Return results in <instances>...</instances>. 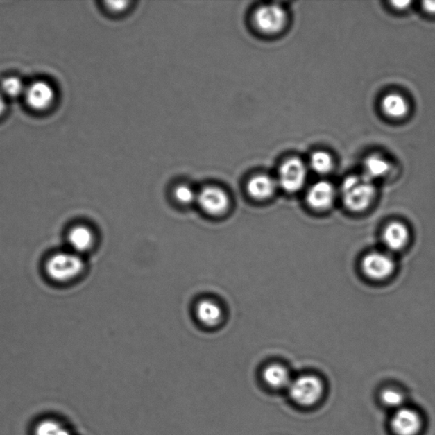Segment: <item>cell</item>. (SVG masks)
<instances>
[{
  "instance_id": "d6986e66",
  "label": "cell",
  "mask_w": 435,
  "mask_h": 435,
  "mask_svg": "<svg viewBox=\"0 0 435 435\" xmlns=\"http://www.w3.org/2000/svg\"><path fill=\"white\" fill-rule=\"evenodd\" d=\"M26 85L22 82L21 78L17 77H8L1 82L0 85V92L6 98L14 99L19 96H24L26 92Z\"/></svg>"
},
{
  "instance_id": "2e32d148",
  "label": "cell",
  "mask_w": 435,
  "mask_h": 435,
  "mask_svg": "<svg viewBox=\"0 0 435 435\" xmlns=\"http://www.w3.org/2000/svg\"><path fill=\"white\" fill-rule=\"evenodd\" d=\"M196 316L204 325L214 326L219 323L222 316L221 307L210 300H203L196 306Z\"/></svg>"
},
{
  "instance_id": "ba28073f",
  "label": "cell",
  "mask_w": 435,
  "mask_h": 435,
  "mask_svg": "<svg viewBox=\"0 0 435 435\" xmlns=\"http://www.w3.org/2000/svg\"><path fill=\"white\" fill-rule=\"evenodd\" d=\"M196 199L200 207L211 215L224 214L230 205L229 196L222 189L216 187L203 188Z\"/></svg>"
},
{
  "instance_id": "484cf974",
  "label": "cell",
  "mask_w": 435,
  "mask_h": 435,
  "mask_svg": "<svg viewBox=\"0 0 435 435\" xmlns=\"http://www.w3.org/2000/svg\"><path fill=\"white\" fill-rule=\"evenodd\" d=\"M393 6L395 7L397 9H404L407 8L408 5H410L411 2L409 1H395L393 2Z\"/></svg>"
},
{
  "instance_id": "9a60e30c",
  "label": "cell",
  "mask_w": 435,
  "mask_h": 435,
  "mask_svg": "<svg viewBox=\"0 0 435 435\" xmlns=\"http://www.w3.org/2000/svg\"><path fill=\"white\" fill-rule=\"evenodd\" d=\"M382 109L388 117L400 119L407 114L409 105L404 98L398 94H389L382 101Z\"/></svg>"
},
{
  "instance_id": "7a4b0ae2",
  "label": "cell",
  "mask_w": 435,
  "mask_h": 435,
  "mask_svg": "<svg viewBox=\"0 0 435 435\" xmlns=\"http://www.w3.org/2000/svg\"><path fill=\"white\" fill-rule=\"evenodd\" d=\"M84 260L74 252H60L53 255L45 264V271L53 281L68 282L82 274Z\"/></svg>"
},
{
  "instance_id": "9c48e42d",
  "label": "cell",
  "mask_w": 435,
  "mask_h": 435,
  "mask_svg": "<svg viewBox=\"0 0 435 435\" xmlns=\"http://www.w3.org/2000/svg\"><path fill=\"white\" fill-rule=\"evenodd\" d=\"M391 427L397 435H417L421 429L422 420L417 411L402 407L393 414Z\"/></svg>"
},
{
  "instance_id": "e0dca14e",
  "label": "cell",
  "mask_w": 435,
  "mask_h": 435,
  "mask_svg": "<svg viewBox=\"0 0 435 435\" xmlns=\"http://www.w3.org/2000/svg\"><path fill=\"white\" fill-rule=\"evenodd\" d=\"M389 169H391V165L384 157L373 155L365 161L364 175L363 176L373 181L374 179L387 175Z\"/></svg>"
},
{
  "instance_id": "3957f363",
  "label": "cell",
  "mask_w": 435,
  "mask_h": 435,
  "mask_svg": "<svg viewBox=\"0 0 435 435\" xmlns=\"http://www.w3.org/2000/svg\"><path fill=\"white\" fill-rule=\"evenodd\" d=\"M291 398L300 406L309 407L321 399L323 385L318 377L301 376L292 380L289 387Z\"/></svg>"
},
{
  "instance_id": "4fadbf2b",
  "label": "cell",
  "mask_w": 435,
  "mask_h": 435,
  "mask_svg": "<svg viewBox=\"0 0 435 435\" xmlns=\"http://www.w3.org/2000/svg\"><path fill=\"white\" fill-rule=\"evenodd\" d=\"M278 185L270 176H256L248 181V191L253 198L264 200L274 194Z\"/></svg>"
},
{
  "instance_id": "5bb4252c",
  "label": "cell",
  "mask_w": 435,
  "mask_h": 435,
  "mask_svg": "<svg viewBox=\"0 0 435 435\" xmlns=\"http://www.w3.org/2000/svg\"><path fill=\"white\" fill-rule=\"evenodd\" d=\"M263 379L268 386L273 389L289 388L292 382L289 370L278 364L268 366L263 370Z\"/></svg>"
},
{
  "instance_id": "7c38bea8",
  "label": "cell",
  "mask_w": 435,
  "mask_h": 435,
  "mask_svg": "<svg viewBox=\"0 0 435 435\" xmlns=\"http://www.w3.org/2000/svg\"><path fill=\"white\" fill-rule=\"evenodd\" d=\"M67 243L71 252L78 253L89 250L94 244V234L92 230L85 225L73 227L67 234Z\"/></svg>"
},
{
  "instance_id": "277c9868",
  "label": "cell",
  "mask_w": 435,
  "mask_h": 435,
  "mask_svg": "<svg viewBox=\"0 0 435 435\" xmlns=\"http://www.w3.org/2000/svg\"><path fill=\"white\" fill-rule=\"evenodd\" d=\"M256 28L260 32L274 34L282 31L287 22V14L282 6L272 3L260 6L253 17Z\"/></svg>"
},
{
  "instance_id": "44dd1931",
  "label": "cell",
  "mask_w": 435,
  "mask_h": 435,
  "mask_svg": "<svg viewBox=\"0 0 435 435\" xmlns=\"http://www.w3.org/2000/svg\"><path fill=\"white\" fill-rule=\"evenodd\" d=\"M381 399L386 406L396 410L403 407L404 402L402 393L395 389H386L382 393Z\"/></svg>"
},
{
  "instance_id": "30bf717a",
  "label": "cell",
  "mask_w": 435,
  "mask_h": 435,
  "mask_svg": "<svg viewBox=\"0 0 435 435\" xmlns=\"http://www.w3.org/2000/svg\"><path fill=\"white\" fill-rule=\"evenodd\" d=\"M335 199V190L327 181H319L310 187L307 194V202L314 210H327L332 205Z\"/></svg>"
},
{
  "instance_id": "603a6c76",
  "label": "cell",
  "mask_w": 435,
  "mask_h": 435,
  "mask_svg": "<svg viewBox=\"0 0 435 435\" xmlns=\"http://www.w3.org/2000/svg\"><path fill=\"white\" fill-rule=\"evenodd\" d=\"M107 5L108 6V8L111 9L112 11H115V12H120V11H122L126 9L127 6L128 5V2L112 1V2H108Z\"/></svg>"
},
{
  "instance_id": "52a82bcc",
  "label": "cell",
  "mask_w": 435,
  "mask_h": 435,
  "mask_svg": "<svg viewBox=\"0 0 435 435\" xmlns=\"http://www.w3.org/2000/svg\"><path fill=\"white\" fill-rule=\"evenodd\" d=\"M361 268L364 274L373 280H384L395 271V261L384 253H370L362 260Z\"/></svg>"
},
{
  "instance_id": "7402d4cb",
  "label": "cell",
  "mask_w": 435,
  "mask_h": 435,
  "mask_svg": "<svg viewBox=\"0 0 435 435\" xmlns=\"http://www.w3.org/2000/svg\"><path fill=\"white\" fill-rule=\"evenodd\" d=\"M173 194L177 201L182 204H190L198 198L194 190L187 185L177 187Z\"/></svg>"
},
{
  "instance_id": "5b68a950",
  "label": "cell",
  "mask_w": 435,
  "mask_h": 435,
  "mask_svg": "<svg viewBox=\"0 0 435 435\" xmlns=\"http://www.w3.org/2000/svg\"><path fill=\"white\" fill-rule=\"evenodd\" d=\"M307 169L298 158L283 162L279 170L278 184L287 192H296L305 185Z\"/></svg>"
},
{
  "instance_id": "cb8c5ba5",
  "label": "cell",
  "mask_w": 435,
  "mask_h": 435,
  "mask_svg": "<svg viewBox=\"0 0 435 435\" xmlns=\"http://www.w3.org/2000/svg\"><path fill=\"white\" fill-rule=\"evenodd\" d=\"M423 8L427 13L435 14V1L423 2Z\"/></svg>"
},
{
  "instance_id": "d4e9b609",
  "label": "cell",
  "mask_w": 435,
  "mask_h": 435,
  "mask_svg": "<svg viewBox=\"0 0 435 435\" xmlns=\"http://www.w3.org/2000/svg\"><path fill=\"white\" fill-rule=\"evenodd\" d=\"M6 111V98L0 92V117H1Z\"/></svg>"
},
{
  "instance_id": "ac0fdd59",
  "label": "cell",
  "mask_w": 435,
  "mask_h": 435,
  "mask_svg": "<svg viewBox=\"0 0 435 435\" xmlns=\"http://www.w3.org/2000/svg\"><path fill=\"white\" fill-rule=\"evenodd\" d=\"M34 435H71L70 431L58 420L47 418L40 421L34 429Z\"/></svg>"
},
{
  "instance_id": "6da1fadb",
  "label": "cell",
  "mask_w": 435,
  "mask_h": 435,
  "mask_svg": "<svg viewBox=\"0 0 435 435\" xmlns=\"http://www.w3.org/2000/svg\"><path fill=\"white\" fill-rule=\"evenodd\" d=\"M341 194L344 205L352 212L368 209L375 196L373 181L365 176H351L343 180Z\"/></svg>"
},
{
  "instance_id": "8fae6325",
  "label": "cell",
  "mask_w": 435,
  "mask_h": 435,
  "mask_svg": "<svg viewBox=\"0 0 435 435\" xmlns=\"http://www.w3.org/2000/svg\"><path fill=\"white\" fill-rule=\"evenodd\" d=\"M410 239L407 227L400 222H393L385 227L383 241L386 247L391 251H399L406 247Z\"/></svg>"
},
{
  "instance_id": "8992f818",
  "label": "cell",
  "mask_w": 435,
  "mask_h": 435,
  "mask_svg": "<svg viewBox=\"0 0 435 435\" xmlns=\"http://www.w3.org/2000/svg\"><path fill=\"white\" fill-rule=\"evenodd\" d=\"M24 97L30 108L43 112L54 104L56 92L54 87L48 82L36 81L26 86Z\"/></svg>"
},
{
  "instance_id": "ffe728a7",
  "label": "cell",
  "mask_w": 435,
  "mask_h": 435,
  "mask_svg": "<svg viewBox=\"0 0 435 435\" xmlns=\"http://www.w3.org/2000/svg\"><path fill=\"white\" fill-rule=\"evenodd\" d=\"M332 165H334L332 158L326 151H316L310 157V167L314 171L321 175L331 171Z\"/></svg>"
}]
</instances>
